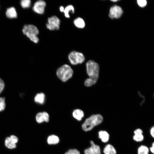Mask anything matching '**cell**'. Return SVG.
<instances>
[{"instance_id": "cell-1", "label": "cell", "mask_w": 154, "mask_h": 154, "mask_svg": "<svg viewBox=\"0 0 154 154\" xmlns=\"http://www.w3.org/2000/svg\"><path fill=\"white\" fill-rule=\"evenodd\" d=\"M86 73L89 76L84 81L86 87H90L97 82L99 76L100 67L99 64L93 60H89L86 63Z\"/></svg>"}, {"instance_id": "cell-2", "label": "cell", "mask_w": 154, "mask_h": 154, "mask_svg": "<svg viewBox=\"0 0 154 154\" xmlns=\"http://www.w3.org/2000/svg\"><path fill=\"white\" fill-rule=\"evenodd\" d=\"M103 120V117L100 114L92 115L86 119L82 125V128L85 131L90 130L101 123Z\"/></svg>"}, {"instance_id": "cell-3", "label": "cell", "mask_w": 154, "mask_h": 154, "mask_svg": "<svg viewBox=\"0 0 154 154\" xmlns=\"http://www.w3.org/2000/svg\"><path fill=\"white\" fill-rule=\"evenodd\" d=\"M73 73V70L67 64H64L58 68L56 72L57 77L63 82H66L70 78Z\"/></svg>"}, {"instance_id": "cell-4", "label": "cell", "mask_w": 154, "mask_h": 154, "mask_svg": "<svg viewBox=\"0 0 154 154\" xmlns=\"http://www.w3.org/2000/svg\"><path fill=\"white\" fill-rule=\"evenodd\" d=\"M22 31L31 41L36 43L38 42L39 39L37 35L39 31L36 26L30 24L25 25L23 28Z\"/></svg>"}, {"instance_id": "cell-5", "label": "cell", "mask_w": 154, "mask_h": 154, "mask_svg": "<svg viewBox=\"0 0 154 154\" xmlns=\"http://www.w3.org/2000/svg\"><path fill=\"white\" fill-rule=\"evenodd\" d=\"M68 58L70 62L73 65L81 64L85 60V57L82 53L75 51H72L69 53Z\"/></svg>"}, {"instance_id": "cell-6", "label": "cell", "mask_w": 154, "mask_h": 154, "mask_svg": "<svg viewBox=\"0 0 154 154\" xmlns=\"http://www.w3.org/2000/svg\"><path fill=\"white\" fill-rule=\"evenodd\" d=\"M60 23L59 19L56 16H53L48 18L46 27L50 30H58L60 28Z\"/></svg>"}, {"instance_id": "cell-7", "label": "cell", "mask_w": 154, "mask_h": 154, "mask_svg": "<svg viewBox=\"0 0 154 154\" xmlns=\"http://www.w3.org/2000/svg\"><path fill=\"white\" fill-rule=\"evenodd\" d=\"M123 13V11L121 7L117 5L111 7L110 10L109 17L112 19L120 18Z\"/></svg>"}, {"instance_id": "cell-8", "label": "cell", "mask_w": 154, "mask_h": 154, "mask_svg": "<svg viewBox=\"0 0 154 154\" xmlns=\"http://www.w3.org/2000/svg\"><path fill=\"white\" fill-rule=\"evenodd\" d=\"M46 3L42 0H39L36 1L34 4L33 9L36 13L39 14H43L45 10Z\"/></svg>"}, {"instance_id": "cell-9", "label": "cell", "mask_w": 154, "mask_h": 154, "mask_svg": "<svg viewBox=\"0 0 154 154\" xmlns=\"http://www.w3.org/2000/svg\"><path fill=\"white\" fill-rule=\"evenodd\" d=\"M90 147L85 150V154H101L100 149L98 145L92 141H90Z\"/></svg>"}, {"instance_id": "cell-10", "label": "cell", "mask_w": 154, "mask_h": 154, "mask_svg": "<svg viewBox=\"0 0 154 154\" xmlns=\"http://www.w3.org/2000/svg\"><path fill=\"white\" fill-rule=\"evenodd\" d=\"M36 119L38 123H42L44 121L48 122L49 120V115L46 112L38 113L36 116Z\"/></svg>"}, {"instance_id": "cell-11", "label": "cell", "mask_w": 154, "mask_h": 154, "mask_svg": "<svg viewBox=\"0 0 154 154\" xmlns=\"http://www.w3.org/2000/svg\"><path fill=\"white\" fill-rule=\"evenodd\" d=\"M6 15L7 17L10 19L16 18L17 17V12L13 7L9 8L7 9Z\"/></svg>"}, {"instance_id": "cell-12", "label": "cell", "mask_w": 154, "mask_h": 154, "mask_svg": "<svg viewBox=\"0 0 154 154\" xmlns=\"http://www.w3.org/2000/svg\"><path fill=\"white\" fill-rule=\"evenodd\" d=\"M73 117L77 120L80 121L84 116V113L83 111L80 109L74 110L72 112Z\"/></svg>"}, {"instance_id": "cell-13", "label": "cell", "mask_w": 154, "mask_h": 154, "mask_svg": "<svg viewBox=\"0 0 154 154\" xmlns=\"http://www.w3.org/2000/svg\"><path fill=\"white\" fill-rule=\"evenodd\" d=\"M45 95L43 93L41 92L37 94L34 98V101L37 103L42 104L45 100Z\"/></svg>"}, {"instance_id": "cell-14", "label": "cell", "mask_w": 154, "mask_h": 154, "mask_svg": "<svg viewBox=\"0 0 154 154\" xmlns=\"http://www.w3.org/2000/svg\"><path fill=\"white\" fill-rule=\"evenodd\" d=\"M103 152L104 154H116V151L112 145L108 144L104 149Z\"/></svg>"}, {"instance_id": "cell-15", "label": "cell", "mask_w": 154, "mask_h": 154, "mask_svg": "<svg viewBox=\"0 0 154 154\" xmlns=\"http://www.w3.org/2000/svg\"><path fill=\"white\" fill-rule=\"evenodd\" d=\"M74 23L76 27L79 28H83L85 26L84 21L80 17H78L75 19L74 21Z\"/></svg>"}, {"instance_id": "cell-16", "label": "cell", "mask_w": 154, "mask_h": 154, "mask_svg": "<svg viewBox=\"0 0 154 154\" xmlns=\"http://www.w3.org/2000/svg\"><path fill=\"white\" fill-rule=\"evenodd\" d=\"M99 137L102 141L105 143L108 141L109 139V135L108 133L105 131H101L98 133Z\"/></svg>"}, {"instance_id": "cell-17", "label": "cell", "mask_w": 154, "mask_h": 154, "mask_svg": "<svg viewBox=\"0 0 154 154\" xmlns=\"http://www.w3.org/2000/svg\"><path fill=\"white\" fill-rule=\"evenodd\" d=\"M59 141L58 137L55 135L49 136L47 139L48 143L50 145L56 144L59 142Z\"/></svg>"}, {"instance_id": "cell-18", "label": "cell", "mask_w": 154, "mask_h": 154, "mask_svg": "<svg viewBox=\"0 0 154 154\" xmlns=\"http://www.w3.org/2000/svg\"><path fill=\"white\" fill-rule=\"evenodd\" d=\"M5 145L8 148L13 149L16 147V145L9 137H7L5 140Z\"/></svg>"}, {"instance_id": "cell-19", "label": "cell", "mask_w": 154, "mask_h": 154, "mask_svg": "<svg viewBox=\"0 0 154 154\" xmlns=\"http://www.w3.org/2000/svg\"><path fill=\"white\" fill-rule=\"evenodd\" d=\"M74 7L72 5H69L67 6L65 8L63 12L65 16L67 18L70 17L69 13L71 11L72 13H74Z\"/></svg>"}, {"instance_id": "cell-20", "label": "cell", "mask_w": 154, "mask_h": 154, "mask_svg": "<svg viewBox=\"0 0 154 154\" xmlns=\"http://www.w3.org/2000/svg\"><path fill=\"white\" fill-rule=\"evenodd\" d=\"M149 149L145 145H141L138 149V154H148Z\"/></svg>"}, {"instance_id": "cell-21", "label": "cell", "mask_w": 154, "mask_h": 154, "mask_svg": "<svg viewBox=\"0 0 154 154\" xmlns=\"http://www.w3.org/2000/svg\"><path fill=\"white\" fill-rule=\"evenodd\" d=\"M21 5L23 8H27L29 7L31 5L30 0H22L21 1Z\"/></svg>"}, {"instance_id": "cell-22", "label": "cell", "mask_w": 154, "mask_h": 154, "mask_svg": "<svg viewBox=\"0 0 154 154\" xmlns=\"http://www.w3.org/2000/svg\"><path fill=\"white\" fill-rule=\"evenodd\" d=\"M144 138L142 134H135L133 136V139L137 142L142 141Z\"/></svg>"}, {"instance_id": "cell-23", "label": "cell", "mask_w": 154, "mask_h": 154, "mask_svg": "<svg viewBox=\"0 0 154 154\" xmlns=\"http://www.w3.org/2000/svg\"><path fill=\"white\" fill-rule=\"evenodd\" d=\"M5 99L4 98L0 97V112L3 110L5 108Z\"/></svg>"}, {"instance_id": "cell-24", "label": "cell", "mask_w": 154, "mask_h": 154, "mask_svg": "<svg viewBox=\"0 0 154 154\" xmlns=\"http://www.w3.org/2000/svg\"><path fill=\"white\" fill-rule=\"evenodd\" d=\"M65 154H80V153L77 150L74 149L69 150Z\"/></svg>"}, {"instance_id": "cell-25", "label": "cell", "mask_w": 154, "mask_h": 154, "mask_svg": "<svg viewBox=\"0 0 154 154\" xmlns=\"http://www.w3.org/2000/svg\"><path fill=\"white\" fill-rule=\"evenodd\" d=\"M137 1L139 5L141 7L145 6L147 3L145 0H137Z\"/></svg>"}, {"instance_id": "cell-26", "label": "cell", "mask_w": 154, "mask_h": 154, "mask_svg": "<svg viewBox=\"0 0 154 154\" xmlns=\"http://www.w3.org/2000/svg\"><path fill=\"white\" fill-rule=\"evenodd\" d=\"M5 86V84L3 81L0 78V94L3 90Z\"/></svg>"}, {"instance_id": "cell-27", "label": "cell", "mask_w": 154, "mask_h": 154, "mask_svg": "<svg viewBox=\"0 0 154 154\" xmlns=\"http://www.w3.org/2000/svg\"><path fill=\"white\" fill-rule=\"evenodd\" d=\"M10 139L13 141L15 144L17 143L18 141V138L15 136L13 135H11L10 137Z\"/></svg>"}, {"instance_id": "cell-28", "label": "cell", "mask_w": 154, "mask_h": 154, "mask_svg": "<svg viewBox=\"0 0 154 154\" xmlns=\"http://www.w3.org/2000/svg\"><path fill=\"white\" fill-rule=\"evenodd\" d=\"M143 131L142 130L140 129H137L134 131L135 134H142Z\"/></svg>"}, {"instance_id": "cell-29", "label": "cell", "mask_w": 154, "mask_h": 154, "mask_svg": "<svg viewBox=\"0 0 154 154\" xmlns=\"http://www.w3.org/2000/svg\"><path fill=\"white\" fill-rule=\"evenodd\" d=\"M150 133L152 136L154 138V126L151 128L150 129Z\"/></svg>"}, {"instance_id": "cell-30", "label": "cell", "mask_w": 154, "mask_h": 154, "mask_svg": "<svg viewBox=\"0 0 154 154\" xmlns=\"http://www.w3.org/2000/svg\"><path fill=\"white\" fill-rule=\"evenodd\" d=\"M150 150L151 152L153 153H154V142L152 144V146L150 147Z\"/></svg>"}, {"instance_id": "cell-31", "label": "cell", "mask_w": 154, "mask_h": 154, "mask_svg": "<svg viewBox=\"0 0 154 154\" xmlns=\"http://www.w3.org/2000/svg\"><path fill=\"white\" fill-rule=\"evenodd\" d=\"M64 9V8L63 6H61L60 7V12H63Z\"/></svg>"}, {"instance_id": "cell-32", "label": "cell", "mask_w": 154, "mask_h": 154, "mask_svg": "<svg viewBox=\"0 0 154 154\" xmlns=\"http://www.w3.org/2000/svg\"><path fill=\"white\" fill-rule=\"evenodd\" d=\"M111 1L113 2H117L118 1V0H111Z\"/></svg>"}]
</instances>
